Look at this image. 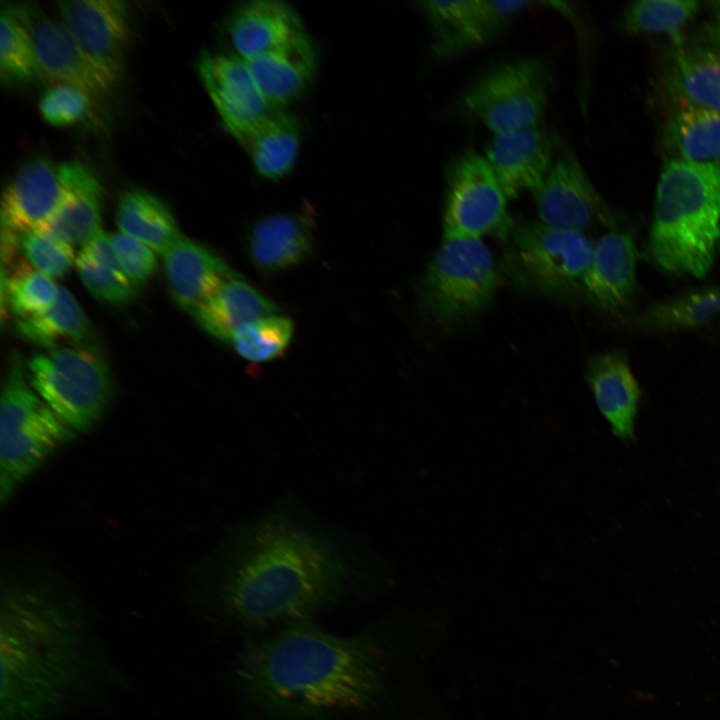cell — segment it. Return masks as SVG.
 <instances>
[{"label":"cell","mask_w":720,"mask_h":720,"mask_svg":"<svg viewBox=\"0 0 720 720\" xmlns=\"http://www.w3.org/2000/svg\"><path fill=\"white\" fill-rule=\"evenodd\" d=\"M102 657L73 604L38 587H8L0 613V720H51L95 687Z\"/></svg>","instance_id":"1"},{"label":"cell","mask_w":720,"mask_h":720,"mask_svg":"<svg viewBox=\"0 0 720 720\" xmlns=\"http://www.w3.org/2000/svg\"><path fill=\"white\" fill-rule=\"evenodd\" d=\"M223 566L226 610L249 626L299 622L327 608L354 579L351 560L327 537L280 516L236 535Z\"/></svg>","instance_id":"2"},{"label":"cell","mask_w":720,"mask_h":720,"mask_svg":"<svg viewBox=\"0 0 720 720\" xmlns=\"http://www.w3.org/2000/svg\"><path fill=\"white\" fill-rule=\"evenodd\" d=\"M380 655L367 637H339L297 622L258 644L240 678L248 696L279 720H318L375 702Z\"/></svg>","instance_id":"3"},{"label":"cell","mask_w":720,"mask_h":720,"mask_svg":"<svg viewBox=\"0 0 720 720\" xmlns=\"http://www.w3.org/2000/svg\"><path fill=\"white\" fill-rule=\"evenodd\" d=\"M720 241V163L677 158L660 172L648 240L651 260L676 275L702 278Z\"/></svg>","instance_id":"4"},{"label":"cell","mask_w":720,"mask_h":720,"mask_svg":"<svg viewBox=\"0 0 720 720\" xmlns=\"http://www.w3.org/2000/svg\"><path fill=\"white\" fill-rule=\"evenodd\" d=\"M75 433L32 388L21 356L13 353L0 404L1 504Z\"/></svg>","instance_id":"5"},{"label":"cell","mask_w":720,"mask_h":720,"mask_svg":"<svg viewBox=\"0 0 720 720\" xmlns=\"http://www.w3.org/2000/svg\"><path fill=\"white\" fill-rule=\"evenodd\" d=\"M28 381L74 432L94 426L112 397L109 367L94 347H65L36 354L26 363Z\"/></svg>","instance_id":"6"},{"label":"cell","mask_w":720,"mask_h":720,"mask_svg":"<svg viewBox=\"0 0 720 720\" xmlns=\"http://www.w3.org/2000/svg\"><path fill=\"white\" fill-rule=\"evenodd\" d=\"M500 282L499 267L481 239H444L427 265L420 302L433 320L452 324L483 309Z\"/></svg>","instance_id":"7"},{"label":"cell","mask_w":720,"mask_h":720,"mask_svg":"<svg viewBox=\"0 0 720 720\" xmlns=\"http://www.w3.org/2000/svg\"><path fill=\"white\" fill-rule=\"evenodd\" d=\"M506 241L510 277L525 288L554 296L581 287L594 253L586 234L541 222L515 225Z\"/></svg>","instance_id":"8"},{"label":"cell","mask_w":720,"mask_h":720,"mask_svg":"<svg viewBox=\"0 0 720 720\" xmlns=\"http://www.w3.org/2000/svg\"><path fill=\"white\" fill-rule=\"evenodd\" d=\"M551 73L535 57L503 63L475 80L463 93V111L494 135L537 127L545 112Z\"/></svg>","instance_id":"9"},{"label":"cell","mask_w":720,"mask_h":720,"mask_svg":"<svg viewBox=\"0 0 720 720\" xmlns=\"http://www.w3.org/2000/svg\"><path fill=\"white\" fill-rule=\"evenodd\" d=\"M507 196L484 155L466 151L451 162L446 174L443 237L506 241L515 224Z\"/></svg>","instance_id":"10"},{"label":"cell","mask_w":720,"mask_h":720,"mask_svg":"<svg viewBox=\"0 0 720 720\" xmlns=\"http://www.w3.org/2000/svg\"><path fill=\"white\" fill-rule=\"evenodd\" d=\"M531 1L432 0L420 8L432 29V49L450 59L496 38Z\"/></svg>","instance_id":"11"},{"label":"cell","mask_w":720,"mask_h":720,"mask_svg":"<svg viewBox=\"0 0 720 720\" xmlns=\"http://www.w3.org/2000/svg\"><path fill=\"white\" fill-rule=\"evenodd\" d=\"M540 222L584 233L613 222L608 206L574 155L562 153L534 194Z\"/></svg>","instance_id":"12"},{"label":"cell","mask_w":720,"mask_h":720,"mask_svg":"<svg viewBox=\"0 0 720 720\" xmlns=\"http://www.w3.org/2000/svg\"><path fill=\"white\" fill-rule=\"evenodd\" d=\"M23 10L42 77L79 88L91 97L112 89L117 78L94 60L62 23L39 8L23 6Z\"/></svg>","instance_id":"13"},{"label":"cell","mask_w":720,"mask_h":720,"mask_svg":"<svg viewBox=\"0 0 720 720\" xmlns=\"http://www.w3.org/2000/svg\"><path fill=\"white\" fill-rule=\"evenodd\" d=\"M57 5L62 24L76 42L118 79L128 35L127 3L69 0Z\"/></svg>","instance_id":"14"},{"label":"cell","mask_w":720,"mask_h":720,"mask_svg":"<svg viewBox=\"0 0 720 720\" xmlns=\"http://www.w3.org/2000/svg\"><path fill=\"white\" fill-rule=\"evenodd\" d=\"M200 79L225 128L232 136L273 110L248 65L237 55L205 53L198 63Z\"/></svg>","instance_id":"15"},{"label":"cell","mask_w":720,"mask_h":720,"mask_svg":"<svg viewBox=\"0 0 720 720\" xmlns=\"http://www.w3.org/2000/svg\"><path fill=\"white\" fill-rule=\"evenodd\" d=\"M637 249L633 237L610 230L594 244L589 268L582 280L586 298L606 312L629 308L637 292Z\"/></svg>","instance_id":"16"},{"label":"cell","mask_w":720,"mask_h":720,"mask_svg":"<svg viewBox=\"0 0 720 720\" xmlns=\"http://www.w3.org/2000/svg\"><path fill=\"white\" fill-rule=\"evenodd\" d=\"M553 145L537 127L494 135L485 158L508 199L541 188L553 164Z\"/></svg>","instance_id":"17"},{"label":"cell","mask_w":720,"mask_h":720,"mask_svg":"<svg viewBox=\"0 0 720 720\" xmlns=\"http://www.w3.org/2000/svg\"><path fill=\"white\" fill-rule=\"evenodd\" d=\"M314 220L310 209L275 213L258 219L246 238L247 255L264 275H274L302 264L314 248Z\"/></svg>","instance_id":"18"},{"label":"cell","mask_w":720,"mask_h":720,"mask_svg":"<svg viewBox=\"0 0 720 720\" xmlns=\"http://www.w3.org/2000/svg\"><path fill=\"white\" fill-rule=\"evenodd\" d=\"M60 165L37 159L26 163L2 194L1 229L17 235L40 229L62 197Z\"/></svg>","instance_id":"19"},{"label":"cell","mask_w":720,"mask_h":720,"mask_svg":"<svg viewBox=\"0 0 720 720\" xmlns=\"http://www.w3.org/2000/svg\"><path fill=\"white\" fill-rule=\"evenodd\" d=\"M163 259L172 300L192 314L226 281L240 276L213 250L184 236Z\"/></svg>","instance_id":"20"},{"label":"cell","mask_w":720,"mask_h":720,"mask_svg":"<svg viewBox=\"0 0 720 720\" xmlns=\"http://www.w3.org/2000/svg\"><path fill=\"white\" fill-rule=\"evenodd\" d=\"M62 197L39 229L71 245H84L101 228L103 188L87 164L69 161L60 164ZM38 230V229H37Z\"/></svg>","instance_id":"21"},{"label":"cell","mask_w":720,"mask_h":720,"mask_svg":"<svg viewBox=\"0 0 720 720\" xmlns=\"http://www.w3.org/2000/svg\"><path fill=\"white\" fill-rule=\"evenodd\" d=\"M587 378L597 407L613 434L623 440L634 434L640 388L626 355L600 353L588 362Z\"/></svg>","instance_id":"22"},{"label":"cell","mask_w":720,"mask_h":720,"mask_svg":"<svg viewBox=\"0 0 720 720\" xmlns=\"http://www.w3.org/2000/svg\"><path fill=\"white\" fill-rule=\"evenodd\" d=\"M244 61L272 109H280L302 94L316 67L315 51L305 32L272 51Z\"/></svg>","instance_id":"23"},{"label":"cell","mask_w":720,"mask_h":720,"mask_svg":"<svg viewBox=\"0 0 720 720\" xmlns=\"http://www.w3.org/2000/svg\"><path fill=\"white\" fill-rule=\"evenodd\" d=\"M227 31L235 55L243 60L272 51L304 32L296 12L275 0L245 3L230 18Z\"/></svg>","instance_id":"24"},{"label":"cell","mask_w":720,"mask_h":720,"mask_svg":"<svg viewBox=\"0 0 720 720\" xmlns=\"http://www.w3.org/2000/svg\"><path fill=\"white\" fill-rule=\"evenodd\" d=\"M664 84L677 104L720 112V49L677 48L663 71Z\"/></svg>","instance_id":"25"},{"label":"cell","mask_w":720,"mask_h":720,"mask_svg":"<svg viewBox=\"0 0 720 720\" xmlns=\"http://www.w3.org/2000/svg\"><path fill=\"white\" fill-rule=\"evenodd\" d=\"M248 153L257 173L279 179L294 167L300 148L296 119L273 109L233 136Z\"/></svg>","instance_id":"26"},{"label":"cell","mask_w":720,"mask_h":720,"mask_svg":"<svg viewBox=\"0 0 720 720\" xmlns=\"http://www.w3.org/2000/svg\"><path fill=\"white\" fill-rule=\"evenodd\" d=\"M278 311L276 303L238 276L226 281L193 316L207 334L231 343L240 328Z\"/></svg>","instance_id":"27"},{"label":"cell","mask_w":720,"mask_h":720,"mask_svg":"<svg viewBox=\"0 0 720 720\" xmlns=\"http://www.w3.org/2000/svg\"><path fill=\"white\" fill-rule=\"evenodd\" d=\"M116 223L122 233L162 256L183 237L168 206L141 188L128 189L121 195Z\"/></svg>","instance_id":"28"},{"label":"cell","mask_w":720,"mask_h":720,"mask_svg":"<svg viewBox=\"0 0 720 720\" xmlns=\"http://www.w3.org/2000/svg\"><path fill=\"white\" fill-rule=\"evenodd\" d=\"M663 136L672 158L720 163V112L677 104L665 123Z\"/></svg>","instance_id":"29"},{"label":"cell","mask_w":720,"mask_h":720,"mask_svg":"<svg viewBox=\"0 0 720 720\" xmlns=\"http://www.w3.org/2000/svg\"><path fill=\"white\" fill-rule=\"evenodd\" d=\"M16 330L24 339L47 349L61 343L74 347H91L93 330L75 297L60 287L54 305L45 313L17 320Z\"/></svg>","instance_id":"30"},{"label":"cell","mask_w":720,"mask_h":720,"mask_svg":"<svg viewBox=\"0 0 720 720\" xmlns=\"http://www.w3.org/2000/svg\"><path fill=\"white\" fill-rule=\"evenodd\" d=\"M720 316V286L692 290L658 302L632 319L646 333L686 330Z\"/></svg>","instance_id":"31"},{"label":"cell","mask_w":720,"mask_h":720,"mask_svg":"<svg viewBox=\"0 0 720 720\" xmlns=\"http://www.w3.org/2000/svg\"><path fill=\"white\" fill-rule=\"evenodd\" d=\"M0 77L14 86L42 77L23 6H8L0 15Z\"/></svg>","instance_id":"32"},{"label":"cell","mask_w":720,"mask_h":720,"mask_svg":"<svg viewBox=\"0 0 720 720\" xmlns=\"http://www.w3.org/2000/svg\"><path fill=\"white\" fill-rule=\"evenodd\" d=\"M60 287L29 262L19 261L7 276L2 274V291L18 320L39 316L56 302Z\"/></svg>","instance_id":"33"},{"label":"cell","mask_w":720,"mask_h":720,"mask_svg":"<svg viewBox=\"0 0 720 720\" xmlns=\"http://www.w3.org/2000/svg\"><path fill=\"white\" fill-rule=\"evenodd\" d=\"M700 9L697 0H638L623 14V27L630 34L679 33Z\"/></svg>","instance_id":"34"},{"label":"cell","mask_w":720,"mask_h":720,"mask_svg":"<svg viewBox=\"0 0 720 720\" xmlns=\"http://www.w3.org/2000/svg\"><path fill=\"white\" fill-rule=\"evenodd\" d=\"M293 334L292 320L277 313L246 324L235 333L231 343L242 358L264 363L279 358L287 350Z\"/></svg>","instance_id":"35"},{"label":"cell","mask_w":720,"mask_h":720,"mask_svg":"<svg viewBox=\"0 0 720 720\" xmlns=\"http://www.w3.org/2000/svg\"><path fill=\"white\" fill-rule=\"evenodd\" d=\"M20 248L36 270L52 279L64 276L76 262L71 245L39 229L20 235Z\"/></svg>","instance_id":"36"},{"label":"cell","mask_w":720,"mask_h":720,"mask_svg":"<svg viewBox=\"0 0 720 720\" xmlns=\"http://www.w3.org/2000/svg\"><path fill=\"white\" fill-rule=\"evenodd\" d=\"M75 265L82 283L96 299L113 305H123L135 298L136 287L125 274L108 268L81 252Z\"/></svg>","instance_id":"37"},{"label":"cell","mask_w":720,"mask_h":720,"mask_svg":"<svg viewBox=\"0 0 720 720\" xmlns=\"http://www.w3.org/2000/svg\"><path fill=\"white\" fill-rule=\"evenodd\" d=\"M91 96L74 86L56 84L45 91L39 102L42 118L54 127H66L83 120L90 110Z\"/></svg>","instance_id":"38"},{"label":"cell","mask_w":720,"mask_h":720,"mask_svg":"<svg viewBox=\"0 0 720 720\" xmlns=\"http://www.w3.org/2000/svg\"><path fill=\"white\" fill-rule=\"evenodd\" d=\"M121 268L134 287L146 283L156 272V252L144 243L122 232L111 235Z\"/></svg>","instance_id":"39"},{"label":"cell","mask_w":720,"mask_h":720,"mask_svg":"<svg viewBox=\"0 0 720 720\" xmlns=\"http://www.w3.org/2000/svg\"><path fill=\"white\" fill-rule=\"evenodd\" d=\"M81 253L108 268L124 274L114 250L111 236H108L102 229L82 246Z\"/></svg>","instance_id":"40"},{"label":"cell","mask_w":720,"mask_h":720,"mask_svg":"<svg viewBox=\"0 0 720 720\" xmlns=\"http://www.w3.org/2000/svg\"><path fill=\"white\" fill-rule=\"evenodd\" d=\"M705 44L720 49V22L713 21L704 30Z\"/></svg>","instance_id":"41"},{"label":"cell","mask_w":720,"mask_h":720,"mask_svg":"<svg viewBox=\"0 0 720 720\" xmlns=\"http://www.w3.org/2000/svg\"><path fill=\"white\" fill-rule=\"evenodd\" d=\"M711 6L714 12L715 21L720 22V1L712 2Z\"/></svg>","instance_id":"42"},{"label":"cell","mask_w":720,"mask_h":720,"mask_svg":"<svg viewBox=\"0 0 720 720\" xmlns=\"http://www.w3.org/2000/svg\"><path fill=\"white\" fill-rule=\"evenodd\" d=\"M718 251L720 252V241H719V244H718Z\"/></svg>","instance_id":"43"}]
</instances>
